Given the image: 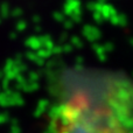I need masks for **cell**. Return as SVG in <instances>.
Wrapping results in <instances>:
<instances>
[{
    "label": "cell",
    "mask_w": 133,
    "mask_h": 133,
    "mask_svg": "<svg viewBox=\"0 0 133 133\" xmlns=\"http://www.w3.org/2000/svg\"><path fill=\"white\" fill-rule=\"evenodd\" d=\"M51 133H129L124 116L113 104L88 95H74L55 106Z\"/></svg>",
    "instance_id": "6da1fadb"
}]
</instances>
